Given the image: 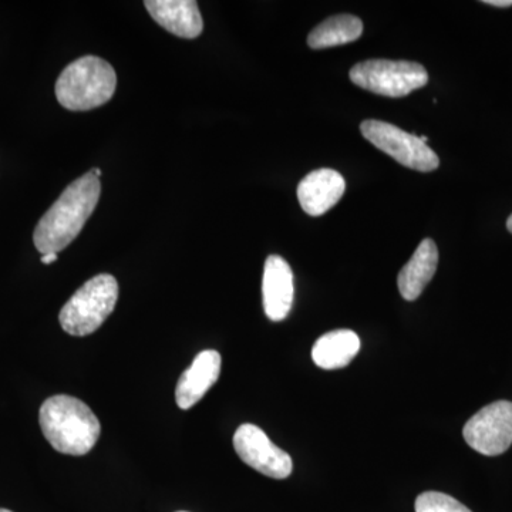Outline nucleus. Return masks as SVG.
<instances>
[{"instance_id": "7", "label": "nucleus", "mask_w": 512, "mask_h": 512, "mask_svg": "<svg viewBox=\"0 0 512 512\" xmlns=\"http://www.w3.org/2000/svg\"><path fill=\"white\" fill-rule=\"evenodd\" d=\"M468 446L483 456H500L512 444V403L488 404L467 421L463 430Z\"/></svg>"}, {"instance_id": "6", "label": "nucleus", "mask_w": 512, "mask_h": 512, "mask_svg": "<svg viewBox=\"0 0 512 512\" xmlns=\"http://www.w3.org/2000/svg\"><path fill=\"white\" fill-rule=\"evenodd\" d=\"M360 131L373 146L404 167L421 173H430L439 168V157L417 134L407 133L402 128L379 120L363 121Z\"/></svg>"}, {"instance_id": "13", "label": "nucleus", "mask_w": 512, "mask_h": 512, "mask_svg": "<svg viewBox=\"0 0 512 512\" xmlns=\"http://www.w3.org/2000/svg\"><path fill=\"white\" fill-rule=\"evenodd\" d=\"M439 265V249L433 239L427 238L421 241L412 259L403 266L397 276V286L406 301H416L429 285Z\"/></svg>"}, {"instance_id": "22", "label": "nucleus", "mask_w": 512, "mask_h": 512, "mask_svg": "<svg viewBox=\"0 0 512 512\" xmlns=\"http://www.w3.org/2000/svg\"><path fill=\"white\" fill-rule=\"evenodd\" d=\"M180 512H184V511H180Z\"/></svg>"}, {"instance_id": "4", "label": "nucleus", "mask_w": 512, "mask_h": 512, "mask_svg": "<svg viewBox=\"0 0 512 512\" xmlns=\"http://www.w3.org/2000/svg\"><path fill=\"white\" fill-rule=\"evenodd\" d=\"M117 299L119 284L116 278L107 274L94 276L63 306L60 325L72 336L92 335L113 313Z\"/></svg>"}, {"instance_id": "15", "label": "nucleus", "mask_w": 512, "mask_h": 512, "mask_svg": "<svg viewBox=\"0 0 512 512\" xmlns=\"http://www.w3.org/2000/svg\"><path fill=\"white\" fill-rule=\"evenodd\" d=\"M363 33L362 20L352 15H338L326 19L312 30L308 45L312 49H326L355 42Z\"/></svg>"}, {"instance_id": "5", "label": "nucleus", "mask_w": 512, "mask_h": 512, "mask_svg": "<svg viewBox=\"0 0 512 512\" xmlns=\"http://www.w3.org/2000/svg\"><path fill=\"white\" fill-rule=\"evenodd\" d=\"M349 76L360 89L392 99L409 96L429 82V74L421 64L403 60H367L357 63Z\"/></svg>"}, {"instance_id": "17", "label": "nucleus", "mask_w": 512, "mask_h": 512, "mask_svg": "<svg viewBox=\"0 0 512 512\" xmlns=\"http://www.w3.org/2000/svg\"><path fill=\"white\" fill-rule=\"evenodd\" d=\"M485 5L495 6V8H510L512 0H485Z\"/></svg>"}, {"instance_id": "2", "label": "nucleus", "mask_w": 512, "mask_h": 512, "mask_svg": "<svg viewBox=\"0 0 512 512\" xmlns=\"http://www.w3.org/2000/svg\"><path fill=\"white\" fill-rule=\"evenodd\" d=\"M39 421L50 446L67 456L89 453L101 433L100 421L92 409L67 394L47 399L40 407Z\"/></svg>"}, {"instance_id": "9", "label": "nucleus", "mask_w": 512, "mask_h": 512, "mask_svg": "<svg viewBox=\"0 0 512 512\" xmlns=\"http://www.w3.org/2000/svg\"><path fill=\"white\" fill-rule=\"evenodd\" d=\"M295 296L293 272L282 256H268L265 262L262 298L266 316L272 322H281L288 318Z\"/></svg>"}, {"instance_id": "14", "label": "nucleus", "mask_w": 512, "mask_h": 512, "mask_svg": "<svg viewBox=\"0 0 512 512\" xmlns=\"http://www.w3.org/2000/svg\"><path fill=\"white\" fill-rule=\"evenodd\" d=\"M359 350L360 339L353 330H333L316 340L312 359L320 369H342L355 359Z\"/></svg>"}, {"instance_id": "19", "label": "nucleus", "mask_w": 512, "mask_h": 512, "mask_svg": "<svg viewBox=\"0 0 512 512\" xmlns=\"http://www.w3.org/2000/svg\"><path fill=\"white\" fill-rule=\"evenodd\" d=\"M507 228H508V231H510L512 234V215H510V218H508Z\"/></svg>"}, {"instance_id": "8", "label": "nucleus", "mask_w": 512, "mask_h": 512, "mask_svg": "<svg viewBox=\"0 0 512 512\" xmlns=\"http://www.w3.org/2000/svg\"><path fill=\"white\" fill-rule=\"evenodd\" d=\"M234 447L245 464L266 477L284 480L292 474V457L254 424H242L235 431Z\"/></svg>"}, {"instance_id": "21", "label": "nucleus", "mask_w": 512, "mask_h": 512, "mask_svg": "<svg viewBox=\"0 0 512 512\" xmlns=\"http://www.w3.org/2000/svg\"><path fill=\"white\" fill-rule=\"evenodd\" d=\"M0 512H12V511L5 510V508H0Z\"/></svg>"}, {"instance_id": "3", "label": "nucleus", "mask_w": 512, "mask_h": 512, "mask_svg": "<svg viewBox=\"0 0 512 512\" xmlns=\"http://www.w3.org/2000/svg\"><path fill=\"white\" fill-rule=\"evenodd\" d=\"M113 66L97 56L80 57L57 79L55 92L64 109L89 111L103 106L116 93Z\"/></svg>"}, {"instance_id": "11", "label": "nucleus", "mask_w": 512, "mask_h": 512, "mask_svg": "<svg viewBox=\"0 0 512 512\" xmlns=\"http://www.w3.org/2000/svg\"><path fill=\"white\" fill-rule=\"evenodd\" d=\"M345 190V180L338 171L320 168L303 178L298 187V198L306 214L319 217L338 204Z\"/></svg>"}, {"instance_id": "20", "label": "nucleus", "mask_w": 512, "mask_h": 512, "mask_svg": "<svg viewBox=\"0 0 512 512\" xmlns=\"http://www.w3.org/2000/svg\"><path fill=\"white\" fill-rule=\"evenodd\" d=\"M92 173L96 175L97 178L101 177V170L100 168H93Z\"/></svg>"}, {"instance_id": "18", "label": "nucleus", "mask_w": 512, "mask_h": 512, "mask_svg": "<svg viewBox=\"0 0 512 512\" xmlns=\"http://www.w3.org/2000/svg\"><path fill=\"white\" fill-rule=\"evenodd\" d=\"M57 259H59V256H57V254H45L42 255V264L50 265L53 264V262H56Z\"/></svg>"}, {"instance_id": "12", "label": "nucleus", "mask_w": 512, "mask_h": 512, "mask_svg": "<svg viewBox=\"0 0 512 512\" xmlns=\"http://www.w3.org/2000/svg\"><path fill=\"white\" fill-rule=\"evenodd\" d=\"M144 6L158 25L175 36L195 39L204 29L200 8L194 0H148Z\"/></svg>"}, {"instance_id": "16", "label": "nucleus", "mask_w": 512, "mask_h": 512, "mask_svg": "<svg viewBox=\"0 0 512 512\" xmlns=\"http://www.w3.org/2000/svg\"><path fill=\"white\" fill-rule=\"evenodd\" d=\"M416 512H473L456 498L437 491H427L417 497Z\"/></svg>"}, {"instance_id": "10", "label": "nucleus", "mask_w": 512, "mask_h": 512, "mask_svg": "<svg viewBox=\"0 0 512 512\" xmlns=\"http://www.w3.org/2000/svg\"><path fill=\"white\" fill-rule=\"evenodd\" d=\"M221 373V355L217 350H204L178 380L175 400L183 410L191 409L217 383Z\"/></svg>"}, {"instance_id": "1", "label": "nucleus", "mask_w": 512, "mask_h": 512, "mask_svg": "<svg viewBox=\"0 0 512 512\" xmlns=\"http://www.w3.org/2000/svg\"><path fill=\"white\" fill-rule=\"evenodd\" d=\"M100 194V180L92 171L73 181L37 224L33 234L37 251L59 254L69 247L92 217Z\"/></svg>"}]
</instances>
